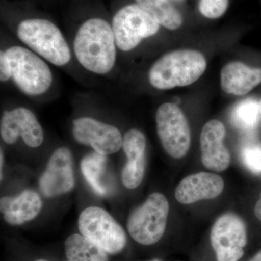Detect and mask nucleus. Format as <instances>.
Here are the masks:
<instances>
[{"instance_id":"1","label":"nucleus","mask_w":261,"mask_h":261,"mask_svg":"<svg viewBox=\"0 0 261 261\" xmlns=\"http://www.w3.org/2000/svg\"><path fill=\"white\" fill-rule=\"evenodd\" d=\"M75 61L89 73L106 75L116 66L118 47L112 25L100 18H92L79 27L72 41Z\"/></svg>"},{"instance_id":"2","label":"nucleus","mask_w":261,"mask_h":261,"mask_svg":"<svg viewBox=\"0 0 261 261\" xmlns=\"http://www.w3.org/2000/svg\"><path fill=\"white\" fill-rule=\"evenodd\" d=\"M16 36L25 47L55 66H67L73 58L71 46L61 29L47 19L22 20L17 27Z\"/></svg>"},{"instance_id":"3","label":"nucleus","mask_w":261,"mask_h":261,"mask_svg":"<svg viewBox=\"0 0 261 261\" xmlns=\"http://www.w3.org/2000/svg\"><path fill=\"white\" fill-rule=\"evenodd\" d=\"M206 67L205 57L200 51L192 49L170 51L149 68V82L159 90L186 87L198 80Z\"/></svg>"},{"instance_id":"4","label":"nucleus","mask_w":261,"mask_h":261,"mask_svg":"<svg viewBox=\"0 0 261 261\" xmlns=\"http://www.w3.org/2000/svg\"><path fill=\"white\" fill-rule=\"evenodd\" d=\"M5 50L11 65L10 81L22 94L39 97L49 92L54 78L47 61L25 46L12 45Z\"/></svg>"},{"instance_id":"5","label":"nucleus","mask_w":261,"mask_h":261,"mask_svg":"<svg viewBox=\"0 0 261 261\" xmlns=\"http://www.w3.org/2000/svg\"><path fill=\"white\" fill-rule=\"evenodd\" d=\"M169 203L163 194L154 192L128 216L127 228L137 243L152 245L161 240L166 231Z\"/></svg>"},{"instance_id":"6","label":"nucleus","mask_w":261,"mask_h":261,"mask_svg":"<svg viewBox=\"0 0 261 261\" xmlns=\"http://www.w3.org/2000/svg\"><path fill=\"white\" fill-rule=\"evenodd\" d=\"M113 33L118 50L130 51L142 40L155 35L160 24L137 4L123 7L113 16Z\"/></svg>"},{"instance_id":"7","label":"nucleus","mask_w":261,"mask_h":261,"mask_svg":"<svg viewBox=\"0 0 261 261\" xmlns=\"http://www.w3.org/2000/svg\"><path fill=\"white\" fill-rule=\"evenodd\" d=\"M78 225L82 235L97 244L108 253H119L126 247L124 230L101 207L92 206L84 209L79 217Z\"/></svg>"},{"instance_id":"8","label":"nucleus","mask_w":261,"mask_h":261,"mask_svg":"<svg viewBox=\"0 0 261 261\" xmlns=\"http://www.w3.org/2000/svg\"><path fill=\"white\" fill-rule=\"evenodd\" d=\"M158 135L163 149L175 159L185 157L191 145V130L186 116L174 103H163L155 114Z\"/></svg>"},{"instance_id":"9","label":"nucleus","mask_w":261,"mask_h":261,"mask_svg":"<svg viewBox=\"0 0 261 261\" xmlns=\"http://www.w3.org/2000/svg\"><path fill=\"white\" fill-rule=\"evenodd\" d=\"M211 243L217 261H238L247 243V228L238 215L220 216L211 229Z\"/></svg>"},{"instance_id":"10","label":"nucleus","mask_w":261,"mask_h":261,"mask_svg":"<svg viewBox=\"0 0 261 261\" xmlns=\"http://www.w3.org/2000/svg\"><path fill=\"white\" fill-rule=\"evenodd\" d=\"M73 138L94 152L109 155L118 152L123 145V136L117 127L91 117H80L72 122Z\"/></svg>"},{"instance_id":"11","label":"nucleus","mask_w":261,"mask_h":261,"mask_svg":"<svg viewBox=\"0 0 261 261\" xmlns=\"http://www.w3.org/2000/svg\"><path fill=\"white\" fill-rule=\"evenodd\" d=\"M0 135L8 145H13L20 137L32 148L39 147L44 141V130L37 117L24 107L4 111L0 121Z\"/></svg>"},{"instance_id":"12","label":"nucleus","mask_w":261,"mask_h":261,"mask_svg":"<svg viewBox=\"0 0 261 261\" xmlns=\"http://www.w3.org/2000/svg\"><path fill=\"white\" fill-rule=\"evenodd\" d=\"M75 185L71 151L65 147L56 149L39 179L41 191L53 197L68 193Z\"/></svg>"},{"instance_id":"13","label":"nucleus","mask_w":261,"mask_h":261,"mask_svg":"<svg viewBox=\"0 0 261 261\" xmlns=\"http://www.w3.org/2000/svg\"><path fill=\"white\" fill-rule=\"evenodd\" d=\"M226 128L219 120H211L202 127L200 135L201 159L205 168L221 172L227 169L231 154L224 144Z\"/></svg>"},{"instance_id":"14","label":"nucleus","mask_w":261,"mask_h":261,"mask_svg":"<svg viewBox=\"0 0 261 261\" xmlns=\"http://www.w3.org/2000/svg\"><path fill=\"white\" fill-rule=\"evenodd\" d=\"M145 135L137 128L128 130L123 137L122 148L127 162L122 171V182L127 189L133 190L140 186L145 176L146 164Z\"/></svg>"},{"instance_id":"15","label":"nucleus","mask_w":261,"mask_h":261,"mask_svg":"<svg viewBox=\"0 0 261 261\" xmlns=\"http://www.w3.org/2000/svg\"><path fill=\"white\" fill-rule=\"evenodd\" d=\"M224 181L216 173L200 172L181 180L175 191L178 202L185 205L219 197L224 191Z\"/></svg>"},{"instance_id":"16","label":"nucleus","mask_w":261,"mask_h":261,"mask_svg":"<svg viewBox=\"0 0 261 261\" xmlns=\"http://www.w3.org/2000/svg\"><path fill=\"white\" fill-rule=\"evenodd\" d=\"M261 83V68L241 62H231L221 71V88L226 93L245 95Z\"/></svg>"},{"instance_id":"17","label":"nucleus","mask_w":261,"mask_h":261,"mask_svg":"<svg viewBox=\"0 0 261 261\" xmlns=\"http://www.w3.org/2000/svg\"><path fill=\"white\" fill-rule=\"evenodd\" d=\"M42 207V199L33 190H25L13 197H3L0 201V211L5 221L13 226L32 221Z\"/></svg>"},{"instance_id":"18","label":"nucleus","mask_w":261,"mask_h":261,"mask_svg":"<svg viewBox=\"0 0 261 261\" xmlns=\"http://www.w3.org/2000/svg\"><path fill=\"white\" fill-rule=\"evenodd\" d=\"M107 158L96 152L87 154L81 162V168L84 178L97 195L107 196L111 186L108 184Z\"/></svg>"},{"instance_id":"19","label":"nucleus","mask_w":261,"mask_h":261,"mask_svg":"<svg viewBox=\"0 0 261 261\" xmlns=\"http://www.w3.org/2000/svg\"><path fill=\"white\" fill-rule=\"evenodd\" d=\"M65 252L68 261H108L106 250L79 233L70 235L66 239Z\"/></svg>"},{"instance_id":"20","label":"nucleus","mask_w":261,"mask_h":261,"mask_svg":"<svg viewBox=\"0 0 261 261\" xmlns=\"http://www.w3.org/2000/svg\"><path fill=\"white\" fill-rule=\"evenodd\" d=\"M160 24V25L176 30L183 23V18L177 8L169 0H135Z\"/></svg>"},{"instance_id":"21","label":"nucleus","mask_w":261,"mask_h":261,"mask_svg":"<svg viewBox=\"0 0 261 261\" xmlns=\"http://www.w3.org/2000/svg\"><path fill=\"white\" fill-rule=\"evenodd\" d=\"M259 103L252 99L241 101L235 106L231 114L232 124L243 130H251L256 128L260 121Z\"/></svg>"},{"instance_id":"22","label":"nucleus","mask_w":261,"mask_h":261,"mask_svg":"<svg viewBox=\"0 0 261 261\" xmlns=\"http://www.w3.org/2000/svg\"><path fill=\"white\" fill-rule=\"evenodd\" d=\"M241 159L245 166L255 174H261V144L247 142L241 149Z\"/></svg>"},{"instance_id":"23","label":"nucleus","mask_w":261,"mask_h":261,"mask_svg":"<svg viewBox=\"0 0 261 261\" xmlns=\"http://www.w3.org/2000/svg\"><path fill=\"white\" fill-rule=\"evenodd\" d=\"M228 4V0H200L199 10L205 18L217 19L226 13Z\"/></svg>"},{"instance_id":"24","label":"nucleus","mask_w":261,"mask_h":261,"mask_svg":"<svg viewBox=\"0 0 261 261\" xmlns=\"http://www.w3.org/2000/svg\"><path fill=\"white\" fill-rule=\"evenodd\" d=\"M11 65L9 58L5 49L0 51V81L2 83H7L11 80Z\"/></svg>"},{"instance_id":"25","label":"nucleus","mask_w":261,"mask_h":261,"mask_svg":"<svg viewBox=\"0 0 261 261\" xmlns=\"http://www.w3.org/2000/svg\"><path fill=\"white\" fill-rule=\"evenodd\" d=\"M254 212H255V215L257 219L261 222V195L259 200H257L256 205L255 206Z\"/></svg>"},{"instance_id":"26","label":"nucleus","mask_w":261,"mask_h":261,"mask_svg":"<svg viewBox=\"0 0 261 261\" xmlns=\"http://www.w3.org/2000/svg\"><path fill=\"white\" fill-rule=\"evenodd\" d=\"M250 261H261V250L257 252L256 255H255Z\"/></svg>"},{"instance_id":"27","label":"nucleus","mask_w":261,"mask_h":261,"mask_svg":"<svg viewBox=\"0 0 261 261\" xmlns=\"http://www.w3.org/2000/svg\"><path fill=\"white\" fill-rule=\"evenodd\" d=\"M0 153H1V156H0V159H1V175H2V171H3V161H4V155H3V149H1V152H0Z\"/></svg>"},{"instance_id":"28","label":"nucleus","mask_w":261,"mask_h":261,"mask_svg":"<svg viewBox=\"0 0 261 261\" xmlns=\"http://www.w3.org/2000/svg\"><path fill=\"white\" fill-rule=\"evenodd\" d=\"M259 108H260V114H261V99H260V102H259Z\"/></svg>"},{"instance_id":"29","label":"nucleus","mask_w":261,"mask_h":261,"mask_svg":"<svg viewBox=\"0 0 261 261\" xmlns=\"http://www.w3.org/2000/svg\"><path fill=\"white\" fill-rule=\"evenodd\" d=\"M149 261H162V260H159V259H153V260H149Z\"/></svg>"},{"instance_id":"30","label":"nucleus","mask_w":261,"mask_h":261,"mask_svg":"<svg viewBox=\"0 0 261 261\" xmlns=\"http://www.w3.org/2000/svg\"><path fill=\"white\" fill-rule=\"evenodd\" d=\"M36 261H48L47 260H43V259H39V260H36Z\"/></svg>"}]
</instances>
